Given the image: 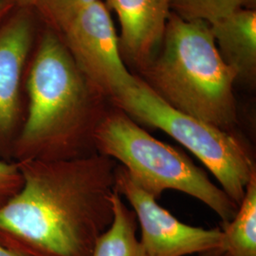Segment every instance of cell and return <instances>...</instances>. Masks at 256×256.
<instances>
[{
    "label": "cell",
    "mask_w": 256,
    "mask_h": 256,
    "mask_svg": "<svg viewBox=\"0 0 256 256\" xmlns=\"http://www.w3.org/2000/svg\"><path fill=\"white\" fill-rule=\"evenodd\" d=\"M19 192L0 209V244L30 256H90L113 220L118 162L93 153L16 162Z\"/></svg>",
    "instance_id": "6da1fadb"
},
{
    "label": "cell",
    "mask_w": 256,
    "mask_h": 256,
    "mask_svg": "<svg viewBox=\"0 0 256 256\" xmlns=\"http://www.w3.org/2000/svg\"><path fill=\"white\" fill-rule=\"evenodd\" d=\"M26 92L27 110L12 160H68L96 153L94 135L108 99L86 78L54 34L42 39Z\"/></svg>",
    "instance_id": "7a4b0ae2"
},
{
    "label": "cell",
    "mask_w": 256,
    "mask_h": 256,
    "mask_svg": "<svg viewBox=\"0 0 256 256\" xmlns=\"http://www.w3.org/2000/svg\"><path fill=\"white\" fill-rule=\"evenodd\" d=\"M158 50L140 78L172 108L234 133L238 74L220 54L210 24L171 12Z\"/></svg>",
    "instance_id": "3957f363"
},
{
    "label": "cell",
    "mask_w": 256,
    "mask_h": 256,
    "mask_svg": "<svg viewBox=\"0 0 256 256\" xmlns=\"http://www.w3.org/2000/svg\"><path fill=\"white\" fill-rule=\"evenodd\" d=\"M97 153L124 166L130 178L155 200L166 190L187 194L214 210L222 224L238 206L182 151L149 134L124 111L108 110L94 135Z\"/></svg>",
    "instance_id": "277c9868"
},
{
    "label": "cell",
    "mask_w": 256,
    "mask_h": 256,
    "mask_svg": "<svg viewBox=\"0 0 256 256\" xmlns=\"http://www.w3.org/2000/svg\"><path fill=\"white\" fill-rule=\"evenodd\" d=\"M110 101L137 124L160 129L196 156L239 205L256 174L250 148L236 133L224 131L172 108L138 76Z\"/></svg>",
    "instance_id": "5b68a950"
},
{
    "label": "cell",
    "mask_w": 256,
    "mask_h": 256,
    "mask_svg": "<svg viewBox=\"0 0 256 256\" xmlns=\"http://www.w3.org/2000/svg\"><path fill=\"white\" fill-rule=\"evenodd\" d=\"M70 54L92 86L108 100L134 82L120 50L108 9L100 0L76 14L63 28Z\"/></svg>",
    "instance_id": "8992f818"
},
{
    "label": "cell",
    "mask_w": 256,
    "mask_h": 256,
    "mask_svg": "<svg viewBox=\"0 0 256 256\" xmlns=\"http://www.w3.org/2000/svg\"><path fill=\"white\" fill-rule=\"evenodd\" d=\"M114 189L126 198L137 216L140 239L147 256H202L221 246V228L204 229L184 224L158 204L130 178L124 166L115 169Z\"/></svg>",
    "instance_id": "52a82bcc"
},
{
    "label": "cell",
    "mask_w": 256,
    "mask_h": 256,
    "mask_svg": "<svg viewBox=\"0 0 256 256\" xmlns=\"http://www.w3.org/2000/svg\"><path fill=\"white\" fill-rule=\"evenodd\" d=\"M32 42V27L19 14L0 28V160H10L24 120L21 82Z\"/></svg>",
    "instance_id": "ba28073f"
},
{
    "label": "cell",
    "mask_w": 256,
    "mask_h": 256,
    "mask_svg": "<svg viewBox=\"0 0 256 256\" xmlns=\"http://www.w3.org/2000/svg\"><path fill=\"white\" fill-rule=\"evenodd\" d=\"M106 7L119 19L122 57L144 72L162 44L172 12L171 0H106Z\"/></svg>",
    "instance_id": "9c48e42d"
},
{
    "label": "cell",
    "mask_w": 256,
    "mask_h": 256,
    "mask_svg": "<svg viewBox=\"0 0 256 256\" xmlns=\"http://www.w3.org/2000/svg\"><path fill=\"white\" fill-rule=\"evenodd\" d=\"M210 32L224 62L238 79L252 84L256 77V12L240 8L210 24Z\"/></svg>",
    "instance_id": "30bf717a"
},
{
    "label": "cell",
    "mask_w": 256,
    "mask_h": 256,
    "mask_svg": "<svg viewBox=\"0 0 256 256\" xmlns=\"http://www.w3.org/2000/svg\"><path fill=\"white\" fill-rule=\"evenodd\" d=\"M113 220L97 238L90 256H147L137 238L138 220L116 190L112 196Z\"/></svg>",
    "instance_id": "8fae6325"
},
{
    "label": "cell",
    "mask_w": 256,
    "mask_h": 256,
    "mask_svg": "<svg viewBox=\"0 0 256 256\" xmlns=\"http://www.w3.org/2000/svg\"><path fill=\"white\" fill-rule=\"evenodd\" d=\"M220 252L227 256H256V174L248 184L234 218L222 224Z\"/></svg>",
    "instance_id": "7c38bea8"
},
{
    "label": "cell",
    "mask_w": 256,
    "mask_h": 256,
    "mask_svg": "<svg viewBox=\"0 0 256 256\" xmlns=\"http://www.w3.org/2000/svg\"><path fill=\"white\" fill-rule=\"evenodd\" d=\"M247 0H171V10L188 21L212 24L242 8Z\"/></svg>",
    "instance_id": "4fadbf2b"
},
{
    "label": "cell",
    "mask_w": 256,
    "mask_h": 256,
    "mask_svg": "<svg viewBox=\"0 0 256 256\" xmlns=\"http://www.w3.org/2000/svg\"><path fill=\"white\" fill-rule=\"evenodd\" d=\"M98 0H43L40 7L61 30L82 10Z\"/></svg>",
    "instance_id": "5bb4252c"
},
{
    "label": "cell",
    "mask_w": 256,
    "mask_h": 256,
    "mask_svg": "<svg viewBox=\"0 0 256 256\" xmlns=\"http://www.w3.org/2000/svg\"><path fill=\"white\" fill-rule=\"evenodd\" d=\"M23 178L16 162L0 160V209L19 192Z\"/></svg>",
    "instance_id": "9a60e30c"
},
{
    "label": "cell",
    "mask_w": 256,
    "mask_h": 256,
    "mask_svg": "<svg viewBox=\"0 0 256 256\" xmlns=\"http://www.w3.org/2000/svg\"><path fill=\"white\" fill-rule=\"evenodd\" d=\"M0 256H30L26 254H23V252H20L18 250H12L9 248L4 247L0 244Z\"/></svg>",
    "instance_id": "2e32d148"
},
{
    "label": "cell",
    "mask_w": 256,
    "mask_h": 256,
    "mask_svg": "<svg viewBox=\"0 0 256 256\" xmlns=\"http://www.w3.org/2000/svg\"><path fill=\"white\" fill-rule=\"evenodd\" d=\"M12 2L14 0H0V19L9 12L12 6Z\"/></svg>",
    "instance_id": "e0dca14e"
},
{
    "label": "cell",
    "mask_w": 256,
    "mask_h": 256,
    "mask_svg": "<svg viewBox=\"0 0 256 256\" xmlns=\"http://www.w3.org/2000/svg\"><path fill=\"white\" fill-rule=\"evenodd\" d=\"M16 2H18L20 5L22 6H34V5H40V3L43 1V0H14Z\"/></svg>",
    "instance_id": "ac0fdd59"
},
{
    "label": "cell",
    "mask_w": 256,
    "mask_h": 256,
    "mask_svg": "<svg viewBox=\"0 0 256 256\" xmlns=\"http://www.w3.org/2000/svg\"><path fill=\"white\" fill-rule=\"evenodd\" d=\"M227 256L225 254H223V252H221L220 250H214V252H208V254H202V256Z\"/></svg>",
    "instance_id": "d6986e66"
}]
</instances>
